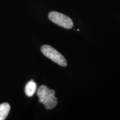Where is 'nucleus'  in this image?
Segmentation results:
<instances>
[{
  "instance_id": "2",
  "label": "nucleus",
  "mask_w": 120,
  "mask_h": 120,
  "mask_svg": "<svg viewBox=\"0 0 120 120\" xmlns=\"http://www.w3.org/2000/svg\"><path fill=\"white\" fill-rule=\"evenodd\" d=\"M41 51L44 56L61 66L66 67L67 66L66 60L64 56L51 46L47 45H43L41 48Z\"/></svg>"
},
{
  "instance_id": "1",
  "label": "nucleus",
  "mask_w": 120,
  "mask_h": 120,
  "mask_svg": "<svg viewBox=\"0 0 120 120\" xmlns=\"http://www.w3.org/2000/svg\"><path fill=\"white\" fill-rule=\"evenodd\" d=\"M37 94L39 102L44 105L46 109H53L57 104V98L55 96V91L45 85H42L38 88Z\"/></svg>"
},
{
  "instance_id": "3",
  "label": "nucleus",
  "mask_w": 120,
  "mask_h": 120,
  "mask_svg": "<svg viewBox=\"0 0 120 120\" xmlns=\"http://www.w3.org/2000/svg\"><path fill=\"white\" fill-rule=\"evenodd\" d=\"M49 19L53 23L66 29H71L73 27L72 20L61 13L56 11L51 12L49 14Z\"/></svg>"
},
{
  "instance_id": "4",
  "label": "nucleus",
  "mask_w": 120,
  "mask_h": 120,
  "mask_svg": "<svg viewBox=\"0 0 120 120\" xmlns=\"http://www.w3.org/2000/svg\"><path fill=\"white\" fill-rule=\"evenodd\" d=\"M36 83L33 80L30 81L26 84L25 86V94L28 97L32 96L36 91Z\"/></svg>"
},
{
  "instance_id": "5",
  "label": "nucleus",
  "mask_w": 120,
  "mask_h": 120,
  "mask_svg": "<svg viewBox=\"0 0 120 120\" xmlns=\"http://www.w3.org/2000/svg\"><path fill=\"white\" fill-rule=\"evenodd\" d=\"M10 111V106L7 103H3L0 105V120H5Z\"/></svg>"
}]
</instances>
